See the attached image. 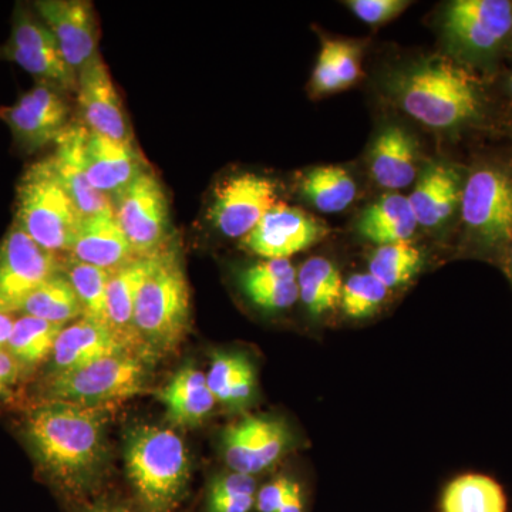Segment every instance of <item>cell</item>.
Listing matches in <instances>:
<instances>
[{
	"label": "cell",
	"mask_w": 512,
	"mask_h": 512,
	"mask_svg": "<svg viewBox=\"0 0 512 512\" xmlns=\"http://www.w3.org/2000/svg\"><path fill=\"white\" fill-rule=\"evenodd\" d=\"M256 493L254 477L235 471L220 474L208 485L205 512H252Z\"/></svg>",
	"instance_id": "cell-36"
},
{
	"label": "cell",
	"mask_w": 512,
	"mask_h": 512,
	"mask_svg": "<svg viewBox=\"0 0 512 512\" xmlns=\"http://www.w3.org/2000/svg\"><path fill=\"white\" fill-rule=\"evenodd\" d=\"M461 218L471 237L485 247L512 242V177L500 168H478L461 197Z\"/></svg>",
	"instance_id": "cell-9"
},
{
	"label": "cell",
	"mask_w": 512,
	"mask_h": 512,
	"mask_svg": "<svg viewBox=\"0 0 512 512\" xmlns=\"http://www.w3.org/2000/svg\"><path fill=\"white\" fill-rule=\"evenodd\" d=\"M84 171L90 184L111 202L148 170L134 143H121L87 128L82 147Z\"/></svg>",
	"instance_id": "cell-18"
},
{
	"label": "cell",
	"mask_w": 512,
	"mask_h": 512,
	"mask_svg": "<svg viewBox=\"0 0 512 512\" xmlns=\"http://www.w3.org/2000/svg\"><path fill=\"white\" fill-rule=\"evenodd\" d=\"M349 9L367 25L379 26L402 15L409 8L407 0H350Z\"/></svg>",
	"instance_id": "cell-38"
},
{
	"label": "cell",
	"mask_w": 512,
	"mask_h": 512,
	"mask_svg": "<svg viewBox=\"0 0 512 512\" xmlns=\"http://www.w3.org/2000/svg\"><path fill=\"white\" fill-rule=\"evenodd\" d=\"M15 318L8 313H0V352L8 349L10 336H12L13 326H15Z\"/></svg>",
	"instance_id": "cell-45"
},
{
	"label": "cell",
	"mask_w": 512,
	"mask_h": 512,
	"mask_svg": "<svg viewBox=\"0 0 512 512\" xmlns=\"http://www.w3.org/2000/svg\"><path fill=\"white\" fill-rule=\"evenodd\" d=\"M147 376V359L120 353L82 369L47 375L40 384L39 402L109 406L146 392Z\"/></svg>",
	"instance_id": "cell-6"
},
{
	"label": "cell",
	"mask_w": 512,
	"mask_h": 512,
	"mask_svg": "<svg viewBox=\"0 0 512 512\" xmlns=\"http://www.w3.org/2000/svg\"><path fill=\"white\" fill-rule=\"evenodd\" d=\"M33 9L55 36L70 69L79 76L100 55L99 28L92 3L82 0H39Z\"/></svg>",
	"instance_id": "cell-16"
},
{
	"label": "cell",
	"mask_w": 512,
	"mask_h": 512,
	"mask_svg": "<svg viewBox=\"0 0 512 512\" xmlns=\"http://www.w3.org/2000/svg\"><path fill=\"white\" fill-rule=\"evenodd\" d=\"M278 512H305L302 488L296 481L293 484L291 493L286 497L284 505H282L281 510Z\"/></svg>",
	"instance_id": "cell-43"
},
{
	"label": "cell",
	"mask_w": 512,
	"mask_h": 512,
	"mask_svg": "<svg viewBox=\"0 0 512 512\" xmlns=\"http://www.w3.org/2000/svg\"><path fill=\"white\" fill-rule=\"evenodd\" d=\"M511 33H512V29H511Z\"/></svg>",
	"instance_id": "cell-48"
},
{
	"label": "cell",
	"mask_w": 512,
	"mask_h": 512,
	"mask_svg": "<svg viewBox=\"0 0 512 512\" xmlns=\"http://www.w3.org/2000/svg\"><path fill=\"white\" fill-rule=\"evenodd\" d=\"M423 255L409 242L383 245L373 252L369 274L375 276L387 289L409 284L419 274Z\"/></svg>",
	"instance_id": "cell-35"
},
{
	"label": "cell",
	"mask_w": 512,
	"mask_h": 512,
	"mask_svg": "<svg viewBox=\"0 0 512 512\" xmlns=\"http://www.w3.org/2000/svg\"><path fill=\"white\" fill-rule=\"evenodd\" d=\"M128 352L126 346L103 323L80 318L64 326L50 356L52 369L47 375L70 372L104 359ZM136 355V353H134Z\"/></svg>",
	"instance_id": "cell-19"
},
{
	"label": "cell",
	"mask_w": 512,
	"mask_h": 512,
	"mask_svg": "<svg viewBox=\"0 0 512 512\" xmlns=\"http://www.w3.org/2000/svg\"><path fill=\"white\" fill-rule=\"evenodd\" d=\"M106 406L39 402L23 419V437L42 476L67 500L99 483L106 460Z\"/></svg>",
	"instance_id": "cell-1"
},
{
	"label": "cell",
	"mask_w": 512,
	"mask_h": 512,
	"mask_svg": "<svg viewBox=\"0 0 512 512\" xmlns=\"http://www.w3.org/2000/svg\"><path fill=\"white\" fill-rule=\"evenodd\" d=\"M295 480L289 477H276L269 481L261 490H258L255 498L256 512H278L284 505L286 497L291 493Z\"/></svg>",
	"instance_id": "cell-41"
},
{
	"label": "cell",
	"mask_w": 512,
	"mask_h": 512,
	"mask_svg": "<svg viewBox=\"0 0 512 512\" xmlns=\"http://www.w3.org/2000/svg\"><path fill=\"white\" fill-rule=\"evenodd\" d=\"M22 373L18 363L8 352H0V400L6 399L18 384Z\"/></svg>",
	"instance_id": "cell-42"
},
{
	"label": "cell",
	"mask_w": 512,
	"mask_h": 512,
	"mask_svg": "<svg viewBox=\"0 0 512 512\" xmlns=\"http://www.w3.org/2000/svg\"><path fill=\"white\" fill-rule=\"evenodd\" d=\"M329 228L301 210L278 204L242 238V245L264 259H289L322 241Z\"/></svg>",
	"instance_id": "cell-15"
},
{
	"label": "cell",
	"mask_w": 512,
	"mask_h": 512,
	"mask_svg": "<svg viewBox=\"0 0 512 512\" xmlns=\"http://www.w3.org/2000/svg\"><path fill=\"white\" fill-rule=\"evenodd\" d=\"M62 262L13 224L0 241V313H20L30 293L62 271Z\"/></svg>",
	"instance_id": "cell-10"
},
{
	"label": "cell",
	"mask_w": 512,
	"mask_h": 512,
	"mask_svg": "<svg viewBox=\"0 0 512 512\" xmlns=\"http://www.w3.org/2000/svg\"><path fill=\"white\" fill-rule=\"evenodd\" d=\"M167 409V417L181 427H194L207 419L215 400L207 383V375L194 365L178 370L167 386L158 392Z\"/></svg>",
	"instance_id": "cell-26"
},
{
	"label": "cell",
	"mask_w": 512,
	"mask_h": 512,
	"mask_svg": "<svg viewBox=\"0 0 512 512\" xmlns=\"http://www.w3.org/2000/svg\"><path fill=\"white\" fill-rule=\"evenodd\" d=\"M62 272L69 279L77 298H79L83 309V318L107 326V286H109L110 276L113 272L84 264L72 256L69 261L62 262Z\"/></svg>",
	"instance_id": "cell-34"
},
{
	"label": "cell",
	"mask_w": 512,
	"mask_h": 512,
	"mask_svg": "<svg viewBox=\"0 0 512 512\" xmlns=\"http://www.w3.org/2000/svg\"><path fill=\"white\" fill-rule=\"evenodd\" d=\"M20 313L63 326L72 320L83 318L79 298L62 271L37 286L23 303Z\"/></svg>",
	"instance_id": "cell-32"
},
{
	"label": "cell",
	"mask_w": 512,
	"mask_h": 512,
	"mask_svg": "<svg viewBox=\"0 0 512 512\" xmlns=\"http://www.w3.org/2000/svg\"><path fill=\"white\" fill-rule=\"evenodd\" d=\"M63 328V325L28 315L15 320L6 352L18 363L22 375H28L50 360Z\"/></svg>",
	"instance_id": "cell-29"
},
{
	"label": "cell",
	"mask_w": 512,
	"mask_h": 512,
	"mask_svg": "<svg viewBox=\"0 0 512 512\" xmlns=\"http://www.w3.org/2000/svg\"><path fill=\"white\" fill-rule=\"evenodd\" d=\"M15 222L40 248L72 252L82 215L63 187L52 157L30 165L16 190Z\"/></svg>",
	"instance_id": "cell-5"
},
{
	"label": "cell",
	"mask_w": 512,
	"mask_h": 512,
	"mask_svg": "<svg viewBox=\"0 0 512 512\" xmlns=\"http://www.w3.org/2000/svg\"><path fill=\"white\" fill-rule=\"evenodd\" d=\"M77 512H141L136 508L130 507V505L110 503V501H99V503H93L86 505V507L80 508Z\"/></svg>",
	"instance_id": "cell-44"
},
{
	"label": "cell",
	"mask_w": 512,
	"mask_h": 512,
	"mask_svg": "<svg viewBox=\"0 0 512 512\" xmlns=\"http://www.w3.org/2000/svg\"><path fill=\"white\" fill-rule=\"evenodd\" d=\"M86 133L84 124H70L56 141V153L52 156L57 175L82 218L113 210V202L90 184L84 171L82 147Z\"/></svg>",
	"instance_id": "cell-21"
},
{
	"label": "cell",
	"mask_w": 512,
	"mask_h": 512,
	"mask_svg": "<svg viewBox=\"0 0 512 512\" xmlns=\"http://www.w3.org/2000/svg\"><path fill=\"white\" fill-rule=\"evenodd\" d=\"M128 480L141 512H174L190 481V458L183 439L170 429L134 427L126 441Z\"/></svg>",
	"instance_id": "cell-4"
},
{
	"label": "cell",
	"mask_w": 512,
	"mask_h": 512,
	"mask_svg": "<svg viewBox=\"0 0 512 512\" xmlns=\"http://www.w3.org/2000/svg\"><path fill=\"white\" fill-rule=\"evenodd\" d=\"M443 512H505L503 487L483 474H466L447 485L441 498Z\"/></svg>",
	"instance_id": "cell-33"
},
{
	"label": "cell",
	"mask_w": 512,
	"mask_h": 512,
	"mask_svg": "<svg viewBox=\"0 0 512 512\" xmlns=\"http://www.w3.org/2000/svg\"><path fill=\"white\" fill-rule=\"evenodd\" d=\"M389 92L404 113L433 130L464 126L480 111V93L470 73L439 57L394 73Z\"/></svg>",
	"instance_id": "cell-2"
},
{
	"label": "cell",
	"mask_w": 512,
	"mask_h": 512,
	"mask_svg": "<svg viewBox=\"0 0 512 512\" xmlns=\"http://www.w3.org/2000/svg\"><path fill=\"white\" fill-rule=\"evenodd\" d=\"M151 258H134L110 276L107 286V326L128 352L144 357L134 329L138 291L153 266ZM146 359V357H144Z\"/></svg>",
	"instance_id": "cell-23"
},
{
	"label": "cell",
	"mask_w": 512,
	"mask_h": 512,
	"mask_svg": "<svg viewBox=\"0 0 512 512\" xmlns=\"http://www.w3.org/2000/svg\"><path fill=\"white\" fill-rule=\"evenodd\" d=\"M340 87L348 89L362 76V47L353 40H332Z\"/></svg>",
	"instance_id": "cell-39"
},
{
	"label": "cell",
	"mask_w": 512,
	"mask_h": 512,
	"mask_svg": "<svg viewBox=\"0 0 512 512\" xmlns=\"http://www.w3.org/2000/svg\"><path fill=\"white\" fill-rule=\"evenodd\" d=\"M343 285L339 269L322 256L308 259L298 271L299 299L313 316L325 315L340 306Z\"/></svg>",
	"instance_id": "cell-30"
},
{
	"label": "cell",
	"mask_w": 512,
	"mask_h": 512,
	"mask_svg": "<svg viewBox=\"0 0 512 512\" xmlns=\"http://www.w3.org/2000/svg\"><path fill=\"white\" fill-rule=\"evenodd\" d=\"M113 208L136 258H151L173 247L167 194L153 171L138 175L114 198Z\"/></svg>",
	"instance_id": "cell-7"
},
{
	"label": "cell",
	"mask_w": 512,
	"mask_h": 512,
	"mask_svg": "<svg viewBox=\"0 0 512 512\" xmlns=\"http://www.w3.org/2000/svg\"><path fill=\"white\" fill-rule=\"evenodd\" d=\"M510 92L512 94V76H511V79H510Z\"/></svg>",
	"instance_id": "cell-47"
},
{
	"label": "cell",
	"mask_w": 512,
	"mask_h": 512,
	"mask_svg": "<svg viewBox=\"0 0 512 512\" xmlns=\"http://www.w3.org/2000/svg\"><path fill=\"white\" fill-rule=\"evenodd\" d=\"M0 57L32 74L36 83L50 84L67 94L77 90V74L33 6H16L8 43L0 49Z\"/></svg>",
	"instance_id": "cell-8"
},
{
	"label": "cell",
	"mask_w": 512,
	"mask_h": 512,
	"mask_svg": "<svg viewBox=\"0 0 512 512\" xmlns=\"http://www.w3.org/2000/svg\"><path fill=\"white\" fill-rule=\"evenodd\" d=\"M292 443L284 420L248 416L222 434V454L229 470L254 477L278 463Z\"/></svg>",
	"instance_id": "cell-14"
},
{
	"label": "cell",
	"mask_w": 512,
	"mask_h": 512,
	"mask_svg": "<svg viewBox=\"0 0 512 512\" xmlns=\"http://www.w3.org/2000/svg\"><path fill=\"white\" fill-rule=\"evenodd\" d=\"M389 291L390 289L369 272L352 275L343 285L340 308L348 318H370L380 311Z\"/></svg>",
	"instance_id": "cell-37"
},
{
	"label": "cell",
	"mask_w": 512,
	"mask_h": 512,
	"mask_svg": "<svg viewBox=\"0 0 512 512\" xmlns=\"http://www.w3.org/2000/svg\"><path fill=\"white\" fill-rule=\"evenodd\" d=\"M207 383L217 402L239 409L247 406L254 397L255 369L251 360L242 353L215 352Z\"/></svg>",
	"instance_id": "cell-28"
},
{
	"label": "cell",
	"mask_w": 512,
	"mask_h": 512,
	"mask_svg": "<svg viewBox=\"0 0 512 512\" xmlns=\"http://www.w3.org/2000/svg\"><path fill=\"white\" fill-rule=\"evenodd\" d=\"M76 92L84 126L111 140L133 143L123 101L100 55L77 76Z\"/></svg>",
	"instance_id": "cell-17"
},
{
	"label": "cell",
	"mask_w": 512,
	"mask_h": 512,
	"mask_svg": "<svg viewBox=\"0 0 512 512\" xmlns=\"http://www.w3.org/2000/svg\"><path fill=\"white\" fill-rule=\"evenodd\" d=\"M274 180L254 173L231 175L217 185L208 218L224 237L245 238L279 202Z\"/></svg>",
	"instance_id": "cell-12"
},
{
	"label": "cell",
	"mask_w": 512,
	"mask_h": 512,
	"mask_svg": "<svg viewBox=\"0 0 512 512\" xmlns=\"http://www.w3.org/2000/svg\"><path fill=\"white\" fill-rule=\"evenodd\" d=\"M66 96L50 84L36 83L15 104L0 109V119L8 124L20 151L33 154L59 140L72 124Z\"/></svg>",
	"instance_id": "cell-11"
},
{
	"label": "cell",
	"mask_w": 512,
	"mask_h": 512,
	"mask_svg": "<svg viewBox=\"0 0 512 512\" xmlns=\"http://www.w3.org/2000/svg\"><path fill=\"white\" fill-rule=\"evenodd\" d=\"M241 286L265 311H284L299 299L298 271L289 259H264L248 266L242 272Z\"/></svg>",
	"instance_id": "cell-25"
},
{
	"label": "cell",
	"mask_w": 512,
	"mask_h": 512,
	"mask_svg": "<svg viewBox=\"0 0 512 512\" xmlns=\"http://www.w3.org/2000/svg\"><path fill=\"white\" fill-rule=\"evenodd\" d=\"M191 325V293L180 255L174 247L154 256L138 291L134 329L147 360L181 345Z\"/></svg>",
	"instance_id": "cell-3"
},
{
	"label": "cell",
	"mask_w": 512,
	"mask_h": 512,
	"mask_svg": "<svg viewBox=\"0 0 512 512\" xmlns=\"http://www.w3.org/2000/svg\"><path fill=\"white\" fill-rule=\"evenodd\" d=\"M507 268L508 274H510V278L512 279V245L510 248V252H508Z\"/></svg>",
	"instance_id": "cell-46"
},
{
	"label": "cell",
	"mask_w": 512,
	"mask_h": 512,
	"mask_svg": "<svg viewBox=\"0 0 512 512\" xmlns=\"http://www.w3.org/2000/svg\"><path fill=\"white\" fill-rule=\"evenodd\" d=\"M464 184L456 168L431 163L417 177L409 197L421 227L437 228L450 220L463 197Z\"/></svg>",
	"instance_id": "cell-22"
},
{
	"label": "cell",
	"mask_w": 512,
	"mask_h": 512,
	"mask_svg": "<svg viewBox=\"0 0 512 512\" xmlns=\"http://www.w3.org/2000/svg\"><path fill=\"white\" fill-rule=\"evenodd\" d=\"M72 258L114 272L133 261V251L113 210L82 218L77 228Z\"/></svg>",
	"instance_id": "cell-20"
},
{
	"label": "cell",
	"mask_w": 512,
	"mask_h": 512,
	"mask_svg": "<svg viewBox=\"0 0 512 512\" xmlns=\"http://www.w3.org/2000/svg\"><path fill=\"white\" fill-rule=\"evenodd\" d=\"M312 92L316 96L330 94L342 90L340 87L338 70H336L335 56H333L332 40L328 39L320 47L318 62L312 74Z\"/></svg>",
	"instance_id": "cell-40"
},
{
	"label": "cell",
	"mask_w": 512,
	"mask_h": 512,
	"mask_svg": "<svg viewBox=\"0 0 512 512\" xmlns=\"http://www.w3.org/2000/svg\"><path fill=\"white\" fill-rule=\"evenodd\" d=\"M301 191L316 210L336 214L356 200L357 185L345 168L323 165L303 175Z\"/></svg>",
	"instance_id": "cell-31"
},
{
	"label": "cell",
	"mask_w": 512,
	"mask_h": 512,
	"mask_svg": "<svg viewBox=\"0 0 512 512\" xmlns=\"http://www.w3.org/2000/svg\"><path fill=\"white\" fill-rule=\"evenodd\" d=\"M511 29L512 3L507 0H456L443 16L448 43L464 55H490Z\"/></svg>",
	"instance_id": "cell-13"
},
{
	"label": "cell",
	"mask_w": 512,
	"mask_h": 512,
	"mask_svg": "<svg viewBox=\"0 0 512 512\" xmlns=\"http://www.w3.org/2000/svg\"><path fill=\"white\" fill-rule=\"evenodd\" d=\"M419 227L409 198L386 194L367 207L357 221V232L367 241L383 245L409 242Z\"/></svg>",
	"instance_id": "cell-27"
},
{
	"label": "cell",
	"mask_w": 512,
	"mask_h": 512,
	"mask_svg": "<svg viewBox=\"0 0 512 512\" xmlns=\"http://www.w3.org/2000/svg\"><path fill=\"white\" fill-rule=\"evenodd\" d=\"M373 180L387 190H403L417 180V144L400 126H386L377 134L369 156Z\"/></svg>",
	"instance_id": "cell-24"
}]
</instances>
